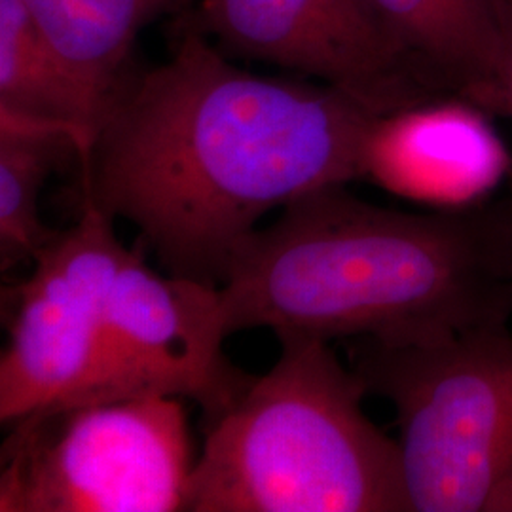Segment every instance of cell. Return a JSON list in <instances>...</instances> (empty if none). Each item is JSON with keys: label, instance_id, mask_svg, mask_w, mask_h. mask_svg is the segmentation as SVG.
<instances>
[{"label": "cell", "instance_id": "1", "mask_svg": "<svg viewBox=\"0 0 512 512\" xmlns=\"http://www.w3.org/2000/svg\"><path fill=\"white\" fill-rule=\"evenodd\" d=\"M378 116L327 84L243 71L186 31L112 101L78 158L82 203L131 222L165 274L220 287L268 213L361 179Z\"/></svg>", "mask_w": 512, "mask_h": 512}, {"label": "cell", "instance_id": "2", "mask_svg": "<svg viewBox=\"0 0 512 512\" xmlns=\"http://www.w3.org/2000/svg\"><path fill=\"white\" fill-rule=\"evenodd\" d=\"M226 330L416 344L512 321V205L404 213L334 184L245 241L220 285Z\"/></svg>", "mask_w": 512, "mask_h": 512}, {"label": "cell", "instance_id": "3", "mask_svg": "<svg viewBox=\"0 0 512 512\" xmlns=\"http://www.w3.org/2000/svg\"><path fill=\"white\" fill-rule=\"evenodd\" d=\"M277 340L274 366L205 421L186 511L410 512L399 444L353 368L325 340Z\"/></svg>", "mask_w": 512, "mask_h": 512}, {"label": "cell", "instance_id": "4", "mask_svg": "<svg viewBox=\"0 0 512 512\" xmlns=\"http://www.w3.org/2000/svg\"><path fill=\"white\" fill-rule=\"evenodd\" d=\"M346 346L366 393L395 408L410 512H512L509 323L431 342Z\"/></svg>", "mask_w": 512, "mask_h": 512}, {"label": "cell", "instance_id": "5", "mask_svg": "<svg viewBox=\"0 0 512 512\" xmlns=\"http://www.w3.org/2000/svg\"><path fill=\"white\" fill-rule=\"evenodd\" d=\"M10 427L0 512L186 511L198 458L183 399L59 404Z\"/></svg>", "mask_w": 512, "mask_h": 512}, {"label": "cell", "instance_id": "6", "mask_svg": "<svg viewBox=\"0 0 512 512\" xmlns=\"http://www.w3.org/2000/svg\"><path fill=\"white\" fill-rule=\"evenodd\" d=\"M126 253L114 219L82 203L80 219L35 256L29 279L12 291L16 310L0 357L4 425L42 408L90 401L110 289Z\"/></svg>", "mask_w": 512, "mask_h": 512}, {"label": "cell", "instance_id": "7", "mask_svg": "<svg viewBox=\"0 0 512 512\" xmlns=\"http://www.w3.org/2000/svg\"><path fill=\"white\" fill-rule=\"evenodd\" d=\"M145 251L143 243L128 249L114 277L88 403L143 395L190 399L205 421L215 420L253 380L224 355L230 334L220 287L158 274Z\"/></svg>", "mask_w": 512, "mask_h": 512}, {"label": "cell", "instance_id": "8", "mask_svg": "<svg viewBox=\"0 0 512 512\" xmlns=\"http://www.w3.org/2000/svg\"><path fill=\"white\" fill-rule=\"evenodd\" d=\"M202 12L232 52L317 78L380 116L448 97L368 0H203Z\"/></svg>", "mask_w": 512, "mask_h": 512}, {"label": "cell", "instance_id": "9", "mask_svg": "<svg viewBox=\"0 0 512 512\" xmlns=\"http://www.w3.org/2000/svg\"><path fill=\"white\" fill-rule=\"evenodd\" d=\"M509 173L492 114L452 95L378 116L361 160V179L435 211L490 202Z\"/></svg>", "mask_w": 512, "mask_h": 512}, {"label": "cell", "instance_id": "10", "mask_svg": "<svg viewBox=\"0 0 512 512\" xmlns=\"http://www.w3.org/2000/svg\"><path fill=\"white\" fill-rule=\"evenodd\" d=\"M444 95L503 116L501 0H368Z\"/></svg>", "mask_w": 512, "mask_h": 512}, {"label": "cell", "instance_id": "11", "mask_svg": "<svg viewBox=\"0 0 512 512\" xmlns=\"http://www.w3.org/2000/svg\"><path fill=\"white\" fill-rule=\"evenodd\" d=\"M40 35L92 99L99 126L129 76L139 31L171 0H21Z\"/></svg>", "mask_w": 512, "mask_h": 512}, {"label": "cell", "instance_id": "12", "mask_svg": "<svg viewBox=\"0 0 512 512\" xmlns=\"http://www.w3.org/2000/svg\"><path fill=\"white\" fill-rule=\"evenodd\" d=\"M0 114L71 133L82 158L99 129L92 99L21 0H0Z\"/></svg>", "mask_w": 512, "mask_h": 512}, {"label": "cell", "instance_id": "13", "mask_svg": "<svg viewBox=\"0 0 512 512\" xmlns=\"http://www.w3.org/2000/svg\"><path fill=\"white\" fill-rule=\"evenodd\" d=\"M65 156L78 158L73 135L0 114V268L12 270L55 238L40 215V194Z\"/></svg>", "mask_w": 512, "mask_h": 512}, {"label": "cell", "instance_id": "14", "mask_svg": "<svg viewBox=\"0 0 512 512\" xmlns=\"http://www.w3.org/2000/svg\"><path fill=\"white\" fill-rule=\"evenodd\" d=\"M503 10V116L512 120V0H501ZM512 205V198H511Z\"/></svg>", "mask_w": 512, "mask_h": 512}]
</instances>
